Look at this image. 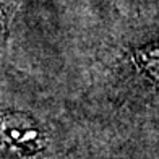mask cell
Masks as SVG:
<instances>
[{
    "instance_id": "1",
    "label": "cell",
    "mask_w": 159,
    "mask_h": 159,
    "mask_svg": "<svg viewBox=\"0 0 159 159\" xmlns=\"http://www.w3.org/2000/svg\"><path fill=\"white\" fill-rule=\"evenodd\" d=\"M46 146V135L26 114L0 112V153L34 157Z\"/></svg>"
},
{
    "instance_id": "2",
    "label": "cell",
    "mask_w": 159,
    "mask_h": 159,
    "mask_svg": "<svg viewBox=\"0 0 159 159\" xmlns=\"http://www.w3.org/2000/svg\"><path fill=\"white\" fill-rule=\"evenodd\" d=\"M132 62L146 78L159 83V42L135 49L132 54Z\"/></svg>"
},
{
    "instance_id": "3",
    "label": "cell",
    "mask_w": 159,
    "mask_h": 159,
    "mask_svg": "<svg viewBox=\"0 0 159 159\" xmlns=\"http://www.w3.org/2000/svg\"><path fill=\"white\" fill-rule=\"evenodd\" d=\"M5 26H7V16H5V10L0 5V42H2L3 36H5Z\"/></svg>"
}]
</instances>
